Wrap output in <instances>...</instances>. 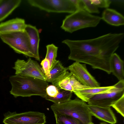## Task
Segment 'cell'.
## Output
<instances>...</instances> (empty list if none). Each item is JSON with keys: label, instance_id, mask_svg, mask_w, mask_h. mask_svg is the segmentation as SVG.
I'll use <instances>...</instances> for the list:
<instances>
[{"label": "cell", "instance_id": "16", "mask_svg": "<svg viewBox=\"0 0 124 124\" xmlns=\"http://www.w3.org/2000/svg\"><path fill=\"white\" fill-rule=\"evenodd\" d=\"M110 65L111 73L119 81L124 80V62L116 53H114L111 56Z\"/></svg>", "mask_w": 124, "mask_h": 124}, {"label": "cell", "instance_id": "12", "mask_svg": "<svg viewBox=\"0 0 124 124\" xmlns=\"http://www.w3.org/2000/svg\"><path fill=\"white\" fill-rule=\"evenodd\" d=\"M26 24L23 19L16 18L0 24V33H4L25 30Z\"/></svg>", "mask_w": 124, "mask_h": 124}, {"label": "cell", "instance_id": "29", "mask_svg": "<svg viewBox=\"0 0 124 124\" xmlns=\"http://www.w3.org/2000/svg\"><path fill=\"white\" fill-rule=\"evenodd\" d=\"M99 124H112L110 123H108L105 122H101Z\"/></svg>", "mask_w": 124, "mask_h": 124}, {"label": "cell", "instance_id": "9", "mask_svg": "<svg viewBox=\"0 0 124 124\" xmlns=\"http://www.w3.org/2000/svg\"><path fill=\"white\" fill-rule=\"evenodd\" d=\"M13 68L15 75L33 77L46 81V77L38 62L29 58L27 61L17 59Z\"/></svg>", "mask_w": 124, "mask_h": 124}, {"label": "cell", "instance_id": "6", "mask_svg": "<svg viewBox=\"0 0 124 124\" xmlns=\"http://www.w3.org/2000/svg\"><path fill=\"white\" fill-rule=\"evenodd\" d=\"M3 115L4 124H45L46 122L45 114L38 111L17 113L8 111Z\"/></svg>", "mask_w": 124, "mask_h": 124}, {"label": "cell", "instance_id": "10", "mask_svg": "<svg viewBox=\"0 0 124 124\" xmlns=\"http://www.w3.org/2000/svg\"><path fill=\"white\" fill-rule=\"evenodd\" d=\"M67 68L82 85L91 87L100 86V84L88 72L85 64L75 62Z\"/></svg>", "mask_w": 124, "mask_h": 124}, {"label": "cell", "instance_id": "13", "mask_svg": "<svg viewBox=\"0 0 124 124\" xmlns=\"http://www.w3.org/2000/svg\"><path fill=\"white\" fill-rule=\"evenodd\" d=\"M25 31L29 36L32 52L35 58L40 61L39 52L40 39L38 29L35 26L26 24Z\"/></svg>", "mask_w": 124, "mask_h": 124}, {"label": "cell", "instance_id": "25", "mask_svg": "<svg viewBox=\"0 0 124 124\" xmlns=\"http://www.w3.org/2000/svg\"><path fill=\"white\" fill-rule=\"evenodd\" d=\"M92 3L97 8H108L111 2L109 0H90Z\"/></svg>", "mask_w": 124, "mask_h": 124}, {"label": "cell", "instance_id": "22", "mask_svg": "<svg viewBox=\"0 0 124 124\" xmlns=\"http://www.w3.org/2000/svg\"><path fill=\"white\" fill-rule=\"evenodd\" d=\"M69 81L72 88L73 92L91 87L82 84L71 73L70 76Z\"/></svg>", "mask_w": 124, "mask_h": 124}, {"label": "cell", "instance_id": "4", "mask_svg": "<svg viewBox=\"0 0 124 124\" xmlns=\"http://www.w3.org/2000/svg\"><path fill=\"white\" fill-rule=\"evenodd\" d=\"M101 17L93 15L84 9H79L66 16L61 28L70 33L88 27H95L101 20Z\"/></svg>", "mask_w": 124, "mask_h": 124}, {"label": "cell", "instance_id": "17", "mask_svg": "<svg viewBox=\"0 0 124 124\" xmlns=\"http://www.w3.org/2000/svg\"><path fill=\"white\" fill-rule=\"evenodd\" d=\"M21 0H1L0 2V22L6 18L20 5Z\"/></svg>", "mask_w": 124, "mask_h": 124}, {"label": "cell", "instance_id": "20", "mask_svg": "<svg viewBox=\"0 0 124 124\" xmlns=\"http://www.w3.org/2000/svg\"><path fill=\"white\" fill-rule=\"evenodd\" d=\"M46 47L47 51L45 58L48 60L50 62V70L57 61L56 58L58 48L53 44L47 45Z\"/></svg>", "mask_w": 124, "mask_h": 124}, {"label": "cell", "instance_id": "7", "mask_svg": "<svg viewBox=\"0 0 124 124\" xmlns=\"http://www.w3.org/2000/svg\"><path fill=\"white\" fill-rule=\"evenodd\" d=\"M114 87L106 92L96 94L91 97L88 104L102 107H111L124 95V80L119 81Z\"/></svg>", "mask_w": 124, "mask_h": 124}, {"label": "cell", "instance_id": "1", "mask_svg": "<svg viewBox=\"0 0 124 124\" xmlns=\"http://www.w3.org/2000/svg\"><path fill=\"white\" fill-rule=\"evenodd\" d=\"M124 36L123 33H109L90 39H67L62 43L70 49L69 60L88 64L93 69L110 74V58L118 48Z\"/></svg>", "mask_w": 124, "mask_h": 124}, {"label": "cell", "instance_id": "5", "mask_svg": "<svg viewBox=\"0 0 124 124\" xmlns=\"http://www.w3.org/2000/svg\"><path fill=\"white\" fill-rule=\"evenodd\" d=\"M0 38L16 53L35 58L32 52L29 36L25 30L0 33Z\"/></svg>", "mask_w": 124, "mask_h": 124}, {"label": "cell", "instance_id": "27", "mask_svg": "<svg viewBox=\"0 0 124 124\" xmlns=\"http://www.w3.org/2000/svg\"><path fill=\"white\" fill-rule=\"evenodd\" d=\"M41 65L42 69L46 77L48 75L50 70V64L49 60L45 58L41 61Z\"/></svg>", "mask_w": 124, "mask_h": 124}, {"label": "cell", "instance_id": "19", "mask_svg": "<svg viewBox=\"0 0 124 124\" xmlns=\"http://www.w3.org/2000/svg\"><path fill=\"white\" fill-rule=\"evenodd\" d=\"M72 92L64 90L59 92L57 95L54 97H50L47 95L45 98L47 100L51 101L55 104H61L67 102L71 99Z\"/></svg>", "mask_w": 124, "mask_h": 124}, {"label": "cell", "instance_id": "30", "mask_svg": "<svg viewBox=\"0 0 124 124\" xmlns=\"http://www.w3.org/2000/svg\"><path fill=\"white\" fill-rule=\"evenodd\" d=\"M87 124H94V123L92 122H90V123H89Z\"/></svg>", "mask_w": 124, "mask_h": 124}, {"label": "cell", "instance_id": "23", "mask_svg": "<svg viewBox=\"0 0 124 124\" xmlns=\"http://www.w3.org/2000/svg\"><path fill=\"white\" fill-rule=\"evenodd\" d=\"M84 4L83 9L91 14H99L100 12L96 6L92 3L90 0H82Z\"/></svg>", "mask_w": 124, "mask_h": 124}, {"label": "cell", "instance_id": "24", "mask_svg": "<svg viewBox=\"0 0 124 124\" xmlns=\"http://www.w3.org/2000/svg\"><path fill=\"white\" fill-rule=\"evenodd\" d=\"M123 117L124 116V95L117 100L111 106Z\"/></svg>", "mask_w": 124, "mask_h": 124}, {"label": "cell", "instance_id": "32", "mask_svg": "<svg viewBox=\"0 0 124 124\" xmlns=\"http://www.w3.org/2000/svg\"><path fill=\"white\" fill-rule=\"evenodd\" d=\"M1 0H0V2H1Z\"/></svg>", "mask_w": 124, "mask_h": 124}, {"label": "cell", "instance_id": "11", "mask_svg": "<svg viewBox=\"0 0 124 124\" xmlns=\"http://www.w3.org/2000/svg\"><path fill=\"white\" fill-rule=\"evenodd\" d=\"M88 107L92 116L104 122L115 124L116 118L110 107H102L88 104Z\"/></svg>", "mask_w": 124, "mask_h": 124}, {"label": "cell", "instance_id": "21", "mask_svg": "<svg viewBox=\"0 0 124 124\" xmlns=\"http://www.w3.org/2000/svg\"><path fill=\"white\" fill-rule=\"evenodd\" d=\"M56 122L61 124H81L77 119L64 115H54Z\"/></svg>", "mask_w": 124, "mask_h": 124}, {"label": "cell", "instance_id": "26", "mask_svg": "<svg viewBox=\"0 0 124 124\" xmlns=\"http://www.w3.org/2000/svg\"><path fill=\"white\" fill-rule=\"evenodd\" d=\"M47 95L50 97H55L59 92V90L55 86L51 85L47 87L46 89Z\"/></svg>", "mask_w": 124, "mask_h": 124}, {"label": "cell", "instance_id": "3", "mask_svg": "<svg viewBox=\"0 0 124 124\" xmlns=\"http://www.w3.org/2000/svg\"><path fill=\"white\" fill-rule=\"evenodd\" d=\"M51 108L54 115H64L78 120L81 124L92 122V117L86 102L78 98L61 104L54 103Z\"/></svg>", "mask_w": 124, "mask_h": 124}, {"label": "cell", "instance_id": "8", "mask_svg": "<svg viewBox=\"0 0 124 124\" xmlns=\"http://www.w3.org/2000/svg\"><path fill=\"white\" fill-rule=\"evenodd\" d=\"M31 6L48 12L72 13L78 9L71 0H28Z\"/></svg>", "mask_w": 124, "mask_h": 124}, {"label": "cell", "instance_id": "18", "mask_svg": "<svg viewBox=\"0 0 124 124\" xmlns=\"http://www.w3.org/2000/svg\"><path fill=\"white\" fill-rule=\"evenodd\" d=\"M60 61H57L51 69L49 74L46 77V81L52 83L62 76L67 71Z\"/></svg>", "mask_w": 124, "mask_h": 124}, {"label": "cell", "instance_id": "14", "mask_svg": "<svg viewBox=\"0 0 124 124\" xmlns=\"http://www.w3.org/2000/svg\"><path fill=\"white\" fill-rule=\"evenodd\" d=\"M101 19L111 25L118 26L124 24L123 16L115 10L107 8L103 12Z\"/></svg>", "mask_w": 124, "mask_h": 124}, {"label": "cell", "instance_id": "31", "mask_svg": "<svg viewBox=\"0 0 124 124\" xmlns=\"http://www.w3.org/2000/svg\"><path fill=\"white\" fill-rule=\"evenodd\" d=\"M56 124H61L59 122H56Z\"/></svg>", "mask_w": 124, "mask_h": 124}, {"label": "cell", "instance_id": "28", "mask_svg": "<svg viewBox=\"0 0 124 124\" xmlns=\"http://www.w3.org/2000/svg\"><path fill=\"white\" fill-rule=\"evenodd\" d=\"M78 9H83L84 4L82 0H71Z\"/></svg>", "mask_w": 124, "mask_h": 124}, {"label": "cell", "instance_id": "2", "mask_svg": "<svg viewBox=\"0 0 124 124\" xmlns=\"http://www.w3.org/2000/svg\"><path fill=\"white\" fill-rule=\"evenodd\" d=\"M9 80L12 86L10 93L15 98L37 95L45 98L47 95L48 84L46 81L18 75L10 76Z\"/></svg>", "mask_w": 124, "mask_h": 124}, {"label": "cell", "instance_id": "15", "mask_svg": "<svg viewBox=\"0 0 124 124\" xmlns=\"http://www.w3.org/2000/svg\"><path fill=\"white\" fill-rule=\"evenodd\" d=\"M114 87L111 86L90 87L88 88L78 90L74 93L77 97L85 102H88L89 100L94 96L105 93Z\"/></svg>", "mask_w": 124, "mask_h": 124}]
</instances>
